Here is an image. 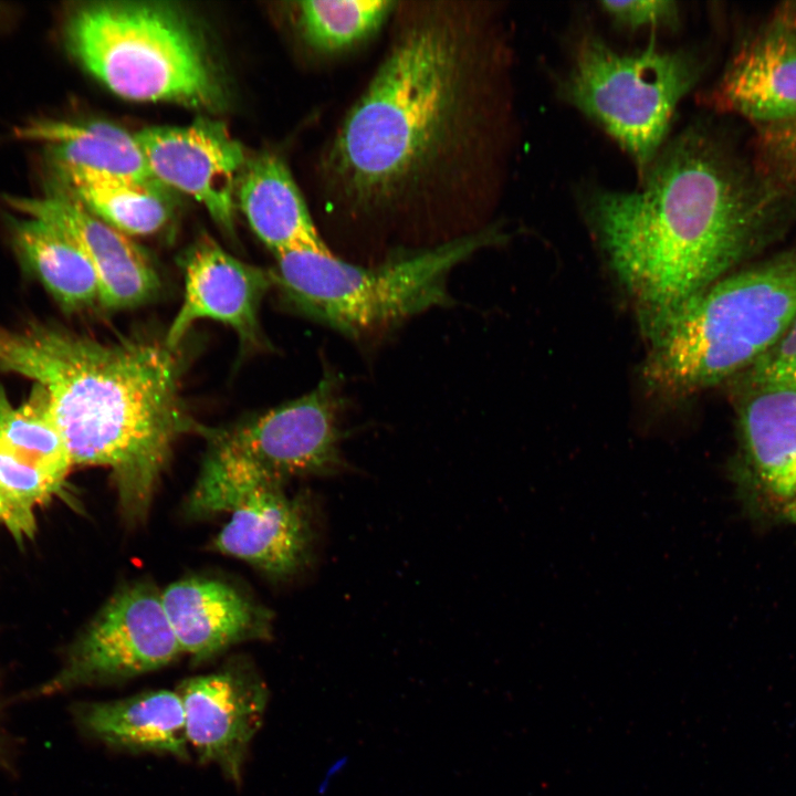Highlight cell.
Returning <instances> with one entry per match:
<instances>
[{
  "label": "cell",
  "instance_id": "obj_1",
  "mask_svg": "<svg viewBox=\"0 0 796 796\" xmlns=\"http://www.w3.org/2000/svg\"><path fill=\"white\" fill-rule=\"evenodd\" d=\"M402 6L387 53L327 145L325 206L352 221L479 203L493 154L501 55L486 10Z\"/></svg>",
  "mask_w": 796,
  "mask_h": 796
},
{
  "label": "cell",
  "instance_id": "obj_2",
  "mask_svg": "<svg viewBox=\"0 0 796 796\" xmlns=\"http://www.w3.org/2000/svg\"><path fill=\"white\" fill-rule=\"evenodd\" d=\"M641 182L594 193L587 213L648 337L796 206L755 160L703 128L658 154Z\"/></svg>",
  "mask_w": 796,
  "mask_h": 796
},
{
  "label": "cell",
  "instance_id": "obj_3",
  "mask_svg": "<svg viewBox=\"0 0 796 796\" xmlns=\"http://www.w3.org/2000/svg\"><path fill=\"white\" fill-rule=\"evenodd\" d=\"M0 370L42 387L74 465L109 470L124 521L144 522L180 436L200 433L166 343H103L44 323L0 327Z\"/></svg>",
  "mask_w": 796,
  "mask_h": 796
},
{
  "label": "cell",
  "instance_id": "obj_4",
  "mask_svg": "<svg viewBox=\"0 0 796 796\" xmlns=\"http://www.w3.org/2000/svg\"><path fill=\"white\" fill-rule=\"evenodd\" d=\"M796 318V249L722 276L650 339L643 377L663 398L689 396L755 364Z\"/></svg>",
  "mask_w": 796,
  "mask_h": 796
},
{
  "label": "cell",
  "instance_id": "obj_5",
  "mask_svg": "<svg viewBox=\"0 0 796 796\" xmlns=\"http://www.w3.org/2000/svg\"><path fill=\"white\" fill-rule=\"evenodd\" d=\"M501 239L482 229L376 266L346 262L324 243L301 244L275 254L274 286L301 314L358 336L449 303L451 270Z\"/></svg>",
  "mask_w": 796,
  "mask_h": 796
},
{
  "label": "cell",
  "instance_id": "obj_6",
  "mask_svg": "<svg viewBox=\"0 0 796 796\" xmlns=\"http://www.w3.org/2000/svg\"><path fill=\"white\" fill-rule=\"evenodd\" d=\"M72 55L121 97L195 108L220 106L223 90L209 53L178 10L153 2H95L65 25Z\"/></svg>",
  "mask_w": 796,
  "mask_h": 796
},
{
  "label": "cell",
  "instance_id": "obj_7",
  "mask_svg": "<svg viewBox=\"0 0 796 796\" xmlns=\"http://www.w3.org/2000/svg\"><path fill=\"white\" fill-rule=\"evenodd\" d=\"M699 73V62L688 52L664 51L651 42L624 53L585 35L575 48L565 93L629 154L642 180Z\"/></svg>",
  "mask_w": 796,
  "mask_h": 796
},
{
  "label": "cell",
  "instance_id": "obj_8",
  "mask_svg": "<svg viewBox=\"0 0 796 796\" xmlns=\"http://www.w3.org/2000/svg\"><path fill=\"white\" fill-rule=\"evenodd\" d=\"M182 651L149 583L125 584L112 595L70 649L62 669L39 688L53 695L158 670Z\"/></svg>",
  "mask_w": 796,
  "mask_h": 796
},
{
  "label": "cell",
  "instance_id": "obj_9",
  "mask_svg": "<svg viewBox=\"0 0 796 796\" xmlns=\"http://www.w3.org/2000/svg\"><path fill=\"white\" fill-rule=\"evenodd\" d=\"M332 373L302 397L224 428L205 427L208 449L282 483L327 475L341 464L338 388Z\"/></svg>",
  "mask_w": 796,
  "mask_h": 796
},
{
  "label": "cell",
  "instance_id": "obj_10",
  "mask_svg": "<svg viewBox=\"0 0 796 796\" xmlns=\"http://www.w3.org/2000/svg\"><path fill=\"white\" fill-rule=\"evenodd\" d=\"M180 695L188 745L202 763L217 765L235 784L242 778L249 745L262 725L269 690L244 659L182 681Z\"/></svg>",
  "mask_w": 796,
  "mask_h": 796
},
{
  "label": "cell",
  "instance_id": "obj_11",
  "mask_svg": "<svg viewBox=\"0 0 796 796\" xmlns=\"http://www.w3.org/2000/svg\"><path fill=\"white\" fill-rule=\"evenodd\" d=\"M135 137L157 182L193 197L232 231L234 198L248 160L224 125L201 119L184 127L146 128Z\"/></svg>",
  "mask_w": 796,
  "mask_h": 796
},
{
  "label": "cell",
  "instance_id": "obj_12",
  "mask_svg": "<svg viewBox=\"0 0 796 796\" xmlns=\"http://www.w3.org/2000/svg\"><path fill=\"white\" fill-rule=\"evenodd\" d=\"M710 100L757 127L796 121V3L778 7L746 36Z\"/></svg>",
  "mask_w": 796,
  "mask_h": 796
},
{
  "label": "cell",
  "instance_id": "obj_13",
  "mask_svg": "<svg viewBox=\"0 0 796 796\" xmlns=\"http://www.w3.org/2000/svg\"><path fill=\"white\" fill-rule=\"evenodd\" d=\"M185 293L164 342L177 349L191 326L212 320L232 327L242 344L260 341L259 311L274 286L273 272L244 263L209 238L191 245L182 262Z\"/></svg>",
  "mask_w": 796,
  "mask_h": 796
},
{
  "label": "cell",
  "instance_id": "obj_14",
  "mask_svg": "<svg viewBox=\"0 0 796 796\" xmlns=\"http://www.w3.org/2000/svg\"><path fill=\"white\" fill-rule=\"evenodd\" d=\"M7 205L30 218L66 231L91 261L100 284V305L126 310L153 300L160 279L142 249L63 190L44 197L4 198Z\"/></svg>",
  "mask_w": 796,
  "mask_h": 796
},
{
  "label": "cell",
  "instance_id": "obj_15",
  "mask_svg": "<svg viewBox=\"0 0 796 796\" xmlns=\"http://www.w3.org/2000/svg\"><path fill=\"white\" fill-rule=\"evenodd\" d=\"M758 388L741 416L739 488L763 513L796 528V388Z\"/></svg>",
  "mask_w": 796,
  "mask_h": 796
},
{
  "label": "cell",
  "instance_id": "obj_16",
  "mask_svg": "<svg viewBox=\"0 0 796 796\" xmlns=\"http://www.w3.org/2000/svg\"><path fill=\"white\" fill-rule=\"evenodd\" d=\"M160 597L180 649L193 663L272 636L273 614L221 580L187 577L167 586Z\"/></svg>",
  "mask_w": 796,
  "mask_h": 796
},
{
  "label": "cell",
  "instance_id": "obj_17",
  "mask_svg": "<svg viewBox=\"0 0 796 796\" xmlns=\"http://www.w3.org/2000/svg\"><path fill=\"white\" fill-rule=\"evenodd\" d=\"M216 536L212 548L242 559L274 578L297 572L310 557L312 527L302 499L282 484H268L245 498Z\"/></svg>",
  "mask_w": 796,
  "mask_h": 796
},
{
  "label": "cell",
  "instance_id": "obj_18",
  "mask_svg": "<svg viewBox=\"0 0 796 796\" xmlns=\"http://www.w3.org/2000/svg\"><path fill=\"white\" fill-rule=\"evenodd\" d=\"M80 730L112 748L169 754L186 760L189 745L177 691L156 690L106 702H82L72 709Z\"/></svg>",
  "mask_w": 796,
  "mask_h": 796
},
{
  "label": "cell",
  "instance_id": "obj_19",
  "mask_svg": "<svg viewBox=\"0 0 796 796\" xmlns=\"http://www.w3.org/2000/svg\"><path fill=\"white\" fill-rule=\"evenodd\" d=\"M237 197L251 229L274 254L301 244L324 243L289 167L264 153L247 161Z\"/></svg>",
  "mask_w": 796,
  "mask_h": 796
},
{
  "label": "cell",
  "instance_id": "obj_20",
  "mask_svg": "<svg viewBox=\"0 0 796 796\" xmlns=\"http://www.w3.org/2000/svg\"><path fill=\"white\" fill-rule=\"evenodd\" d=\"M12 241L23 265L69 312L100 304L96 272L78 243L62 228L35 218L11 219Z\"/></svg>",
  "mask_w": 796,
  "mask_h": 796
},
{
  "label": "cell",
  "instance_id": "obj_21",
  "mask_svg": "<svg viewBox=\"0 0 796 796\" xmlns=\"http://www.w3.org/2000/svg\"><path fill=\"white\" fill-rule=\"evenodd\" d=\"M14 135L46 144L53 166L155 180L135 134L109 123L42 119L18 127Z\"/></svg>",
  "mask_w": 796,
  "mask_h": 796
},
{
  "label": "cell",
  "instance_id": "obj_22",
  "mask_svg": "<svg viewBox=\"0 0 796 796\" xmlns=\"http://www.w3.org/2000/svg\"><path fill=\"white\" fill-rule=\"evenodd\" d=\"M63 191L101 220L127 235H148L163 229L171 205L156 180L54 166Z\"/></svg>",
  "mask_w": 796,
  "mask_h": 796
},
{
  "label": "cell",
  "instance_id": "obj_23",
  "mask_svg": "<svg viewBox=\"0 0 796 796\" xmlns=\"http://www.w3.org/2000/svg\"><path fill=\"white\" fill-rule=\"evenodd\" d=\"M66 478L0 439V523L32 537L36 509L63 495Z\"/></svg>",
  "mask_w": 796,
  "mask_h": 796
},
{
  "label": "cell",
  "instance_id": "obj_24",
  "mask_svg": "<svg viewBox=\"0 0 796 796\" xmlns=\"http://www.w3.org/2000/svg\"><path fill=\"white\" fill-rule=\"evenodd\" d=\"M398 2L391 0H307L297 2L298 27L315 50L335 53L374 34Z\"/></svg>",
  "mask_w": 796,
  "mask_h": 796
},
{
  "label": "cell",
  "instance_id": "obj_25",
  "mask_svg": "<svg viewBox=\"0 0 796 796\" xmlns=\"http://www.w3.org/2000/svg\"><path fill=\"white\" fill-rule=\"evenodd\" d=\"M755 147L758 166L796 196V121L757 127Z\"/></svg>",
  "mask_w": 796,
  "mask_h": 796
},
{
  "label": "cell",
  "instance_id": "obj_26",
  "mask_svg": "<svg viewBox=\"0 0 796 796\" xmlns=\"http://www.w3.org/2000/svg\"><path fill=\"white\" fill-rule=\"evenodd\" d=\"M599 4L611 19L629 29L673 27L679 18L677 2L670 0L603 1Z\"/></svg>",
  "mask_w": 796,
  "mask_h": 796
},
{
  "label": "cell",
  "instance_id": "obj_27",
  "mask_svg": "<svg viewBox=\"0 0 796 796\" xmlns=\"http://www.w3.org/2000/svg\"><path fill=\"white\" fill-rule=\"evenodd\" d=\"M753 380L758 387L796 388V318L782 339L754 364Z\"/></svg>",
  "mask_w": 796,
  "mask_h": 796
},
{
  "label": "cell",
  "instance_id": "obj_28",
  "mask_svg": "<svg viewBox=\"0 0 796 796\" xmlns=\"http://www.w3.org/2000/svg\"><path fill=\"white\" fill-rule=\"evenodd\" d=\"M0 711H1V704H0ZM3 740H4V734L2 732V727H1V723H0V762H1V757L4 752V746H6V743Z\"/></svg>",
  "mask_w": 796,
  "mask_h": 796
}]
</instances>
